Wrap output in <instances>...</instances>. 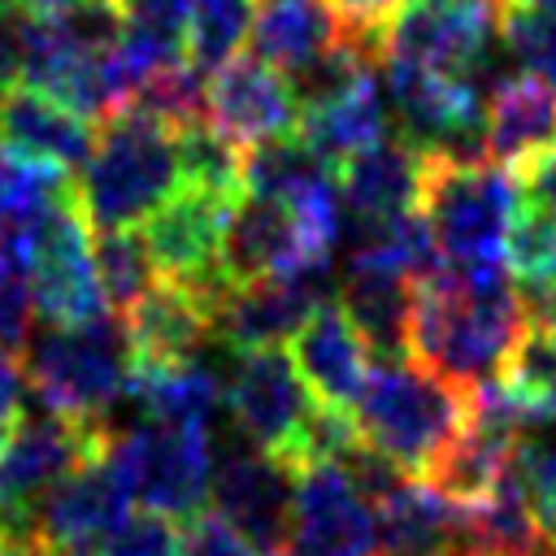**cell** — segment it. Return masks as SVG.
Masks as SVG:
<instances>
[{"label": "cell", "mask_w": 556, "mask_h": 556, "mask_svg": "<svg viewBox=\"0 0 556 556\" xmlns=\"http://www.w3.org/2000/svg\"><path fill=\"white\" fill-rule=\"evenodd\" d=\"M295 135H300L321 161H330L334 169H339L348 156H356V152L374 148L378 139H387L391 130H387V104H382L378 74H369L365 83H356L348 96H339V100H330V104H321V109L300 113Z\"/></svg>", "instance_id": "26"}, {"label": "cell", "mask_w": 556, "mask_h": 556, "mask_svg": "<svg viewBox=\"0 0 556 556\" xmlns=\"http://www.w3.org/2000/svg\"><path fill=\"white\" fill-rule=\"evenodd\" d=\"M178 165H182V187L243 195V148H235L208 122L178 130Z\"/></svg>", "instance_id": "30"}, {"label": "cell", "mask_w": 556, "mask_h": 556, "mask_svg": "<svg viewBox=\"0 0 556 556\" xmlns=\"http://www.w3.org/2000/svg\"><path fill=\"white\" fill-rule=\"evenodd\" d=\"M213 513H222L261 556L287 552L291 504H295V469L261 447H230L213 465L208 486Z\"/></svg>", "instance_id": "10"}, {"label": "cell", "mask_w": 556, "mask_h": 556, "mask_svg": "<svg viewBox=\"0 0 556 556\" xmlns=\"http://www.w3.org/2000/svg\"><path fill=\"white\" fill-rule=\"evenodd\" d=\"M178 556H261L222 513H195L178 530Z\"/></svg>", "instance_id": "37"}, {"label": "cell", "mask_w": 556, "mask_h": 556, "mask_svg": "<svg viewBox=\"0 0 556 556\" xmlns=\"http://www.w3.org/2000/svg\"><path fill=\"white\" fill-rule=\"evenodd\" d=\"M208 126H217L243 152L295 135L300 104L287 74L252 52H239L226 65L208 70Z\"/></svg>", "instance_id": "13"}, {"label": "cell", "mask_w": 556, "mask_h": 556, "mask_svg": "<svg viewBox=\"0 0 556 556\" xmlns=\"http://www.w3.org/2000/svg\"><path fill=\"white\" fill-rule=\"evenodd\" d=\"M547 148H556V91L517 70L486 96V156L517 169Z\"/></svg>", "instance_id": "24"}, {"label": "cell", "mask_w": 556, "mask_h": 556, "mask_svg": "<svg viewBox=\"0 0 556 556\" xmlns=\"http://www.w3.org/2000/svg\"><path fill=\"white\" fill-rule=\"evenodd\" d=\"M308 265H334V252L317 248L287 204L243 191L239 204L230 208L222 252H217V269L226 274V282L239 287V282H256V278H274Z\"/></svg>", "instance_id": "14"}, {"label": "cell", "mask_w": 556, "mask_h": 556, "mask_svg": "<svg viewBox=\"0 0 556 556\" xmlns=\"http://www.w3.org/2000/svg\"><path fill=\"white\" fill-rule=\"evenodd\" d=\"M135 104L156 113L161 122H169L174 130H187L195 122H208V78L204 70L187 56L178 65H165L156 70L152 78L139 83L135 91Z\"/></svg>", "instance_id": "31"}, {"label": "cell", "mask_w": 556, "mask_h": 556, "mask_svg": "<svg viewBox=\"0 0 556 556\" xmlns=\"http://www.w3.org/2000/svg\"><path fill=\"white\" fill-rule=\"evenodd\" d=\"M334 4L343 9L348 22H356V26H365V30H382V26L395 17V9H400L404 0H334Z\"/></svg>", "instance_id": "40"}, {"label": "cell", "mask_w": 556, "mask_h": 556, "mask_svg": "<svg viewBox=\"0 0 556 556\" xmlns=\"http://www.w3.org/2000/svg\"><path fill=\"white\" fill-rule=\"evenodd\" d=\"M70 195L74 187L61 165L0 148V235L22 230L26 222H35L39 213H48Z\"/></svg>", "instance_id": "29"}, {"label": "cell", "mask_w": 556, "mask_h": 556, "mask_svg": "<svg viewBox=\"0 0 556 556\" xmlns=\"http://www.w3.org/2000/svg\"><path fill=\"white\" fill-rule=\"evenodd\" d=\"M421 217L439 243L443 265L486 269L508 265V230L517 217V182L491 156L456 161L426 152Z\"/></svg>", "instance_id": "5"}, {"label": "cell", "mask_w": 556, "mask_h": 556, "mask_svg": "<svg viewBox=\"0 0 556 556\" xmlns=\"http://www.w3.org/2000/svg\"><path fill=\"white\" fill-rule=\"evenodd\" d=\"M378 556H447L460 552L465 508L434 491L426 478H404L374 504Z\"/></svg>", "instance_id": "21"}, {"label": "cell", "mask_w": 556, "mask_h": 556, "mask_svg": "<svg viewBox=\"0 0 556 556\" xmlns=\"http://www.w3.org/2000/svg\"><path fill=\"white\" fill-rule=\"evenodd\" d=\"M330 265H308L256 282H239L226 291V300L213 313V330L235 352L256 348H282L300 334V326L313 317L317 304H326Z\"/></svg>", "instance_id": "12"}, {"label": "cell", "mask_w": 556, "mask_h": 556, "mask_svg": "<svg viewBox=\"0 0 556 556\" xmlns=\"http://www.w3.org/2000/svg\"><path fill=\"white\" fill-rule=\"evenodd\" d=\"M287 556H378L374 504L343 465H300Z\"/></svg>", "instance_id": "11"}, {"label": "cell", "mask_w": 556, "mask_h": 556, "mask_svg": "<svg viewBox=\"0 0 556 556\" xmlns=\"http://www.w3.org/2000/svg\"><path fill=\"white\" fill-rule=\"evenodd\" d=\"M26 13H61V9H70L74 0H17Z\"/></svg>", "instance_id": "43"}, {"label": "cell", "mask_w": 556, "mask_h": 556, "mask_svg": "<svg viewBox=\"0 0 556 556\" xmlns=\"http://www.w3.org/2000/svg\"><path fill=\"white\" fill-rule=\"evenodd\" d=\"M256 0H191V61L217 70L248 43Z\"/></svg>", "instance_id": "32"}, {"label": "cell", "mask_w": 556, "mask_h": 556, "mask_svg": "<svg viewBox=\"0 0 556 556\" xmlns=\"http://www.w3.org/2000/svg\"><path fill=\"white\" fill-rule=\"evenodd\" d=\"M96 556H178V530L161 513H130L100 547Z\"/></svg>", "instance_id": "36"}, {"label": "cell", "mask_w": 556, "mask_h": 556, "mask_svg": "<svg viewBox=\"0 0 556 556\" xmlns=\"http://www.w3.org/2000/svg\"><path fill=\"white\" fill-rule=\"evenodd\" d=\"M182 191L178 130L156 113L126 104L96 126V143L78 169L74 204L91 230L143 226Z\"/></svg>", "instance_id": "2"}, {"label": "cell", "mask_w": 556, "mask_h": 556, "mask_svg": "<svg viewBox=\"0 0 556 556\" xmlns=\"http://www.w3.org/2000/svg\"><path fill=\"white\" fill-rule=\"evenodd\" d=\"M369 343L361 339V330L352 326V317L343 313V304H317L313 317L300 326V334L291 339V361L300 369V378L308 382L317 404L343 408L352 413L365 374H369Z\"/></svg>", "instance_id": "17"}, {"label": "cell", "mask_w": 556, "mask_h": 556, "mask_svg": "<svg viewBox=\"0 0 556 556\" xmlns=\"http://www.w3.org/2000/svg\"><path fill=\"white\" fill-rule=\"evenodd\" d=\"M135 365H174L191 361L213 330V304L200 287L182 278H161L126 317Z\"/></svg>", "instance_id": "19"}, {"label": "cell", "mask_w": 556, "mask_h": 556, "mask_svg": "<svg viewBox=\"0 0 556 556\" xmlns=\"http://www.w3.org/2000/svg\"><path fill=\"white\" fill-rule=\"evenodd\" d=\"M278 556H287V552H278Z\"/></svg>", "instance_id": "46"}, {"label": "cell", "mask_w": 556, "mask_h": 556, "mask_svg": "<svg viewBox=\"0 0 556 556\" xmlns=\"http://www.w3.org/2000/svg\"><path fill=\"white\" fill-rule=\"evenodd\" d=\"M130 400L143 408L148 421L182 426V430H208V421L226 404V382L208 365H200L195 356L174 361V365H135Z\"/></svg>", "instance_id": "25"}, {"label": "cell", "mask_w": 556, "mask_h": 556, "mask_svg": "<svg viewBox=\"0 0 556 556\" xmlns=\"http://www.w3.org/2000/svg\"><path fill=\"white\" fill-rule=\"evenodd\" d=\"M434 4H452V9H469V13H482V17H495V22H504V13H508V0H434Z\"/></svg>", "instance_id": "42"}, {"label": "cell", "mask_w": 556, "mask_h": 556, "mask_svg": "<svg viewBox=\"0 0 556 556\" xmlns=\"http://www.w3.org/2000/svg\"><path fill=\"white\" fill-rule=\"evenodd\" d=\"M413 287H417V278H408V274H400L391 265L348 261L339 304H343V313L352 317V326L361 330V339L369 343V352L378 361L408 356Z\"/></svg>", "instance_id": "23"}, {"label": "cell", "mask_w": 556, "mask_h": 556, "mask_svg": "<svg viewBox=\"0 0 556 556\" xmlns=\"http://www.w3.org/2000/svg\"><path fill=\"white\" fill-rule=\"evenodd\" d=\"M513 182H517V208H534V213L556 217V148L521 161L513 169Z\"/></svg>", "instance_id": "38"}, {"label": "cell", "mask_w": 556, "mask_h": 556, "mask_svg": "<svg viewBox=\"0 0 556 556\" xmlns=\"http://www.w3.org/2000/svg\"><path fill=\"white\" fill-rule=\"evenodd\" d=\"M22 374L43 408L104 430V413L130 400L135 382V348L126 321L100 313L74 326H43L22 348Z\"/></svg>", "instance_id": "4"}, {"label": "cell", "mask_w": 556, "mask_h": 556, "mask_svg": "<svg viewBox=\"0 0 556 556\" xmlns=\"http://www.w3.org/2000/svg\"><path fill=\"white\" fill-rule=\"evenodd\" d=\"M0 556H43V547L22 530H4L0 526Z\"/></svg>", "instance_id": "41"}, {"label": "cell", "mask_w": 556, "mask_h": 556, "mask_svg": "<svg viewBox=\"0 0 556 556\" xmlns=\"http://www.w3.org/2000/svg\"><path fill=\"white\" fill-rule=\"evenodd\" d=\"M43 556H96V547H43Z\"/></svg>", "instance_id": "44"}, {"label": "cell", "mask_w": 556, "mask_h": 556, "mask_svg": "<svg viewBox=\"0 0 556 556\" xmlns=\"http://www.w3.org/2000/svg\"><path fill=\"white\" fill-rule=\"evenodd\" d=\"M130 482L100 447L65 482H56L35 508L30 534L39 547H100L130 517Z\"/></svg>", "instance_id": "15"}, {"label": "cell", "mask_w": 556, "mask_h": 556, "mask_svg": "<svg viewBox=\"0 0 556 556\" xmlns=\"http://www.w3.org/2000/svg\"><path fill=\"white\" fill-rule=\"evenodd\" d=\"M104 452L130 482V495L161 517H195L213 486L208 430H182L161 421H139L104 439Z\"/></svg>", "instance_id": "7"}, {"label": "cell", "mask_w": 556, "mask_h": 556, "mask_svg": "<svg viewBox=\"0 0 556 556\" xmlns=\"http://www.w3.org/2000/svg\"><path fill=\"white\" fill-rule=\"evenodd\" d=\"M226 408L243 434V443L274 452L291 465L300 434L308 417L317 413V400L308 382L300 378L291 352L282 348H256L239 352V365L226 378Z\"/></svg>", "instance_id": "9"}, {"label": "cell", "mask_w": 556, "mask_h": 556, "mask_svg": "<svg viewBox=\"0 0 556 556\" xmlns=\"http://www.w3.org/2000/svg\"><path fill=\"white\" fill-rule=\"evenodd\" d=\"M508 265L517 278H556V217L517 208L508 230Z\"/></svg>", "instance_id": "35"}, {"label": "cell", "mask_w": 556, "mask_h": 556, "mask_svg": "<svg viewBox=\"0 0 556 556\" xmlns=\"http://www.w3.org/2000/svg\"><path fill=\"white\" fill-rule=\"evenodd\" d=\"M109 430L61 417L52 408L22 413L0 434V526L30 534L35 508L43 495L65 482L78 465H87L104 447ZM35 539V534H30Z\"/></svg>", "instance_id": "6"}, {"label": "cell", "mask_w": 556, "mask_h": 556, "mask_svg": "<svg viewBox=\"0 0 556 556\" xmlns=\"http://www.w3.org/2000/svg\"><path fill=\"white\" fill-rule=\"evenodd\" d=\"M91 261H96V278H100V295H104L109 313H122V317L161 282L156 256H152L143 230H135V226L96 230Z\"/></svg>", "instance_id": "28"}, {"label": "cell", "mask_w": 556, "mask_h": 556, "mask_svg": "<svg viewBox=\"0 0 556 556\" xmlns=\"http://www.w3.org/2000/svg\"><path fill=\"white\" fill-rule=\"evenodd\" d=\"M421 178H426V152L404 135H387L339 165L343 217L352 222L404 217L421 208Z\"/></svg>", "instance_id": "18"}, {"label": "cell", "mask_w": 556, "mask_h": 556, "mask_svg": "<svg viewBox=\"0 0 556 556\" xmlns=\"http://www.w3.org/2000/svg\"><path fill=\"white\" fill-rule=\"evenodd\" d=\"M35 278V308L48 326H74L109 313L91 261V226L70 200L52 204L22 230H9Z\"/></svg>", "instance_id": "8"}, {"label": "cell", "mask_w": 556, "mask_h": 556, "mask_svg": "<svg viewBox=\"0 0 556 556\" xmlns=\"http://www.w3.org/2000/svg\"><path fill=\"white\" fill-rule=\"evenodd\" d=\"M348 17L334 0H256L248 26V52L282 74L317 61L348 35Z\"/></svg>", "instance_id": "22"}, {"label": "cell", "mask_w": 556, "mask_h": 556, "mask_svg": "<svg viewBox=\"0 0 556 556\" xmlns=\"http://www.w3.org/2000/svg\"><path fill=\"white\" fill-rule=\"evenodd\" d=\"M352 421L378 456H387L408 478H426V469L465 430L469 395L413 356H391L369 365L365 387L352 404Z\"/></svg>", "instance_id": "3"}, {"label": "cell", "mask_w": 556, "mask_h": 556, "mask_svg": "<svg viewBox=\"0 0 556 556\" xmlns=\"http://www.w3.org/2000/svg\"><path fill=\"white\" fill-rule=\"evenodd\" d=\"M96 143V122L78 117L56 96L13 83L0 96V148H13L35 161H52L61 169H83Z\"/></svg>", "instance_id": "20"}, {"label": "cell", "mask_w": 556, "mask_h": 556, "mask_svg": "<svg viewBox=\"0 0 556 556\" xmlns=\"http://www.w3.org/2000/svg\"><path fill=\"white\" fill-rule=\"evenodd\" d=\"M35 317H39V308H35L30 265H26L22 248L13 243V235H0V348L22 352L30 343Z\"/></svg>", "instance_id": "34"}, {"label": "cell", "mask_w": 556, "mask_h": 556, "mask_svg": "<svg viewBox=\"0 0 556 556\" xmlns=\"http://www.w3.org/2000/svg\"><path fill=\"white\" fill-rule=\"evenodd\" d=\"M26 413V374L9 348H0V434Z\"/></svg>", "instance_id": "39"}, {"label": "cell", "mask_w": 556, "mask_h": 556, "mask_svg": "<svg viewBox=\"0 0 556 556\" xmlns=\"http://www.w3.org/2000/svg\"><path fill=\"white\" fill-rule=\"evenodd\" d=\"M239 195L204 191V187H182L165 208H156L143 222V239L156 256L161 278H200L217 269L222 235L230 222V208Z\"/></svg>", "instance_id": "16"}, {"label": "cell", "mask_w": 556, "mask_h": 556, "mask_svg": "<svg viewBox=\"0 0 556 556\" xmlns=\"http://www.w3.org/2000/svg\"><path fill=\"white\" fill-rule=\"evenodd\" d=\"M500 35L517 70L556 91V13L513 4L500 22Z\"/></svg>", "instance_id": "33"}, {"label": "cell", "mask_w": 556, "mask_h": 556, "mask_svg": "<svg viewBox=\"0 0 556 556\" xmlns=\"http://www.w3.org/2000/svg\"><path fill=\"white\" fill-rule=\"evenodd\" d=\"M513 447H517V439L465 421V430L452 439V447L426 469V482H430L434 491H443V495H447L452 504H460V508H465V504H478V500L491 495V491L500 486V478L508 473Z\"/></svg>", "instance_id": "27"}, {"label": "cell", "mask_w": 556, "mask_h": 556, "mask_svg": "<svg viewBox=\"0 0 556 556\" xmlns=\"http://www.w3.org/2000/svg\"><path fill=\"white\" fill-rule=\"evenodd\" d=\"M521 295L508 265L452 269L417 278L408 317V356L460 387L465 395L491 378H504L526 339Z\"/></svg>", "instance_id": "1"}, {"label": "cell", "mask_w": 556, "mask_h": 556, "mask_svg": "<svg viewBox=\"0 0 556 556\" xmlns=\"http://www.w3.org/2000/svg\"><path fill=\"white\" fill-rule=\"evenodd\" d=\"M447 556H469V552H447Z\"/></svg>", "instance_id": "45"}]
</instances>
